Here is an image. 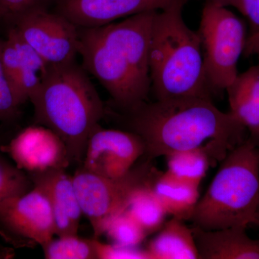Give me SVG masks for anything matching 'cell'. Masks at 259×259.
Segmentation results:
<instances>
[{
	"label": "cell",
	"instance_id": "1",
	"mask_svg": "<svg viewBox=\"0 0 259 259\" xmlns=\"http://www.w3.org/2000/svg\"><path fill=\"white\" fill-rule=\"evenodd\" d=\"M114 115L125 131L144 144L143 159L153 161L177 151L200 147L210 141L229 150L247 138V129L231 112L221 111L212 100L200 97L144 102Z\"/></svg>",
	"mask_w": 259,
	"mask_h": 259
},
{
	"label": "cell",
	"instance_id": "2",
	"mask_svg": "<svg viewBox=\"0 0 259 259\" xmlns=\"http://www.w3.org/2000/svg\"><path fill=\"white\" fill-rule=\"evenodd\" d=\"M157 12H144L99 28H79L82 66L110 94L115 111L148 101L150 42Z\"/></svg>",
	"mask_w": 259,
	"mask_h": 259
},
{
	"label": "cell",
	"instance_id": "3",
	"mask_svg": "<svg viewBox=\"0 0 259 259\" xmlns=\"http://www.w3.org/2000/svg\"><path fill=\"white\" fill-rule=\"evenodd\" d=\"M30 101L35 123L56 133L66 145L71 162L82 164L89 138L106 114L88 71L76 61L51 66Z\"/></svg>",
	"mask_w": 259,
	"mask_h": 259
},
{
	"label": "cell",
	"instance_id": "4",
	"mask_svg": "<svg viewBox=\"0 0 259 259\" xmlns=\"http://www.w3.org/2000/svg\"><path fill=\"white\" fill-rule=\"evenodd\" d=\"M185 5L156 13L149 50L151 91L156 100L200 97L212 100L198 32L182 18Z\"/></svg>",
	"mask_w": 259,
	"mask_h": 259
},
{
	"label": "cell",
	"instance_id": "5",
	"mask_svg": "<svg viewBox=\"0 0 259 259\" xmlns=\"http://www.w3.org/2000/svg\"><path fill=\"white\" fill-rule=\"evenodd\" d=\"M259 199V145L250 136L231 150L190 221L203 230L255 225Z\"/></svg>",
	"mask_w": 259,
	"mask_h": 259
},
{
	"label": "cell",
	"instance_id": "6",
	"mask_svg": "<svg viewBox=\"0 0 259 259\" xmlns=\"http://www.w3.org/2000/svg\"><path fill=\"white\" fill-rule=\"evenodd\" d=\"M197 32L209 88L212 93H222L238 75L247 38L244 24L227 7L206 0Z\"/></svg>",
	"mask_w": 259,
	"mask_h": 259
},
{
	"label": "cell",
	"instance_id": "7",
	"mask_svg": "<svg viewBox=\"0 0 259 259\" xmlns=\"http://www.w3.org/2000/svg\"><path fill=\"white\" fill-rule=\"evenodd\" d=\"M160 174L152 161L145 159L117 178L95 175L80 166L72 176L74 188L95 238L103 235L105 224L112 216L125 210L135 190L153 183Z\"/></svg>",
	"mask_w": 259,
	"mask_h": 259
},
{
	"label": "cell",
	"instance_id": "8",
	"mask_svg": "<svg viewBox=\"0 0 259 259\" xmlns=\"http://www.w3.org/2000/svg\"><path fill=\"white\" fill-rule=\"evenodd\" d=\"M12 27L50 66L76 61L79 28L59 13L47 8L33 10L22 15Z\"/></svg>",
	"mask_w": 259,
	"mask_h": 259
},
{
	"label": "cell",
	"instance_id": "9",
	"mask_svg": "<svg viewBox=\"0 0 259 259\" xmlns=\"http://www.w3.org/2000/svg\"><path fill=\"white\" fill-rule=\"evenodd\" d=\"M0 234L15 246H42L52 240L55 221L47 194L33 186L0 204Z\"/></svg>",
	"mask_w": 259,
	"mask_h": 259
},
{
	"label": "cell",
	"instance_id": "10",
	"mask_svg": "<svg viewBox=\"0 0 259 259\" xmlns=\"http://www.w3.org/2000/svg\"><path fill=\"white\" fill-rule=\"evenodd\" d=\"M144 153V144L136 134L99 125L89 138L81 166L95 175L117 178L126 175Z\"/></svg>",
	"mask_w": 259,
	"mask_h": 259
},
{
	"label": "cell",
	"instance_id": "11",
	"mask_svg": "<svg viewBox=\"0 0 259 259\" xmlns=\"http://www.w3.org/2000/svg\"><path fill=\"white\" fill-rule=\"evenodd\" d=\"M0 151L9 154L15 164L28 174L66 169L72 163L64 141L41 125L22 130L8 144L2 145Z\"/></svg>",
	"mask_w": 259,
	"mask_h": 259
},
{
	"label": "cell",
	"instance_id": "12",
	"mask_svg": "<svg viewBox=\"0 0 259 259\" xmlns=\"http://www.w3.org/2000/svg\"><path fill=\"white\" fill-rule=\"evenodd\" d=\"M192 0H54L55 12L79 28H93L118 19L149 11H161Z\"/></svg>",
	"mask_w": 259,
	"mask_h": 259
},
{
	"label": "cell",
	"instance_id": "13",
	"mask_svg": "<svg viewBox=\"0 0 259 259\" xmlns=\"http://www.w3.org/2000/svg\"><path fill=\"white\" fill-rule=\"evenodd\" d=\"M5 71L20 103L23 105L47 79L51 66L26 44L13 27L2 46Z\"/></svg>",
	"mask_w": 259,
	"mask_h": 259
},
{
	"label": "cell",
	"instance_id": "14",
	"mask_svg": "<svg viewBox=\"0 0 259 259\" xmlns=\"http://www.w3.org/2000/svg\"><path fill=\"white\" fill-rule=\"evenodd\" d=\"M28 175L33 186L41 189L49 197L55 221L56 236L78 234L83 213L73 177L68 175L66 168H55Z\"/></svg>",
	"mask_w": 259,
	"mask_h": 259
},
{
	"label": "cell",
	"instance_id": "15",
	"mask_svg": "<svg viewBox=\"0 0 259 259\" xmlns=\"http://www.w3.org/2000/svg\"><path fill=\"white\" fill-rule=\"evenodd\" d=\"M199 259H259V239L246 233L247 227L207 231L192 226Z\"/></svg>",
	"mask_w": 259,
	"mask_h": 259
},
{
	"label": "cell",
	"instance_id": "16",
	"mask_svg": "<svg viewBox=\"0 0 259 259\" xmlns=\"http://www.w3.org/2000/svg\"><path fill=\"white\" fill-rule=\"evenodd\" d=\"M231 113L259 145V65L238 74L228 87Z\"/></svg>",
	"mask_w": 259,
	"mask_h": 259
},
{
	"label": "cell",
	"instance_id": "17",
	"mask_svg": "<svg viewBox=\"0 0 259 259\" xmlns=\"http://www.w3.org/2000/svg\"><path fill=\"white\" fill-rule=\"evenodd\" d=\"M228 152V148L214 141L200 147L177 151L165 156L166 171L177 178L199 186L212 162L222 161Z\"/></svg>",
	"mask_w": 259,
	"mask_h": 259
},
{
	"label": "cell",
	"instance_id": "18",
	"mask_svg": "<svg viewBox=\"0 0 259 259\" xmlns=\"http://www.w3.org/2000/svg\"><path fill=\"white\" fill-rule=\"evenodd\" d=\"M150 259H199L192 228L172 218L146 248Z\"/></svg>",
	"mask_w": 259,
	"mask_h": 259
},
{
	"label": "cell",
	"instance_id": "19",
	"mask_svg": "<svg viewBox=\"0 0 259 259\" xmlns=\"http://www.w3.org/2000/svg\"><path fill=\"white\" fill-rule=\"evenodd\" d=\"M153 190L168 215L181 221H190L199 198V186L180 180L168 171L160 174Z\"/></svg>",
	"mask_w": 259,
	"mask_h": 259
},
{
	"label": "cell",
	"instance_id": "20",
	"mask_svg": "<svg viewBox=\"0 0 259 259\" xmlns=\"http://www.w3.org/2000/svg\"><path fill=\"white\" fill-rule=\"evenodd\" d=\"M154 182L141 186L135 190L125 209L144 228L148 236L159 231L168 215L153 190Z\"/></svg>",
	"mask_w": 259,
	"mask_h": 259
},
{
	"label": "cell",
	"instance_id": "21",
	"mask_svg": "<svg viewBox=\"0 0 259 259\" xmlns=\"http://www.w3.org/2000/svg\"><path fill=\"white\" fill-rule=\"evenodd\" d=\"M41 247L47 259H98L97 239H87L78 234L58 236Z\"/></svg>",
	"mask_w": 259,
	"mask_h": 259
},
{
	"label": "cell",
	"instance_id": "22",
	"mask_svg": "<svg viewBox=\"0 0 259 259\" xmlns=\"http://www.w3.org/2000/svg\"><path fill=\"white\" fill-rule=\"evenodd\" d=\"M112 243L122 246L139 247L148 234L126 209L112 216L105 224L103 235Z\"/></svg>",
	"mask_w": 259,
	"mask_h": 259
},
{
	"label": "cell",
	"instance_id": "23",
	"mask_svg": "<svg viewBox=\"0 0 259 259\" xmlns=\"http://www.w3.org/2000/svg\"><path fill=\"white\" fill-rule=\"evenodd\" d=\"M33 184L28 174L13 164L0 151V204L29 192Z\"/></svg>",
	"mask_w": 259,
	"mask_h": 259
},
{
	"label": "cell",
	"instance_id": "24",
	"mask_svg": "<svg viewBox=\"0 0 259 259\" xmlns=\"http://www.w3.org/2000/svg\"><path fill=\"white\" fill-rule=\"evenodd\" d=\"M3 40L0 39V121L15 120L20 113V103L14 88L5 71L2 59Z\"/></svg>",
	"mask_w": 259,
	"mask_h": 259
},
{
	"label": "cell",
	"instance_id": "25",
	"mask_svg": "<svg viewBox=\"0 0 259 259\" xmlns=\"http://www.w3.org/2000/svg\"><path fill=\"white\" fill-rule=\"evenodd\" d=\"M54 0H0V21L10 27L22 15L33 10L47 8Z\"/></svg>",
	"mask_w": 259,
	"mask_h": 259
},
{
	"label": "cell",
	"instance_id": "26",
	"mask_svg": "<svg viewBox=\"0 0 259 259\" xmlns=\"http://www.w3.org/2000/svg\"><path fill=\"white\" fill-rule=\"evenodd\" d=\"M98 259H150L146 248L106 244L97 240Z\"/></svg>",
	"mask_w": 259,
	"mask_h": 259
},
{
	"label": "cell",
	"instance_id": "27",
	"mask_svg": "<svg viewBox=\"0 0 259 259\" xmlns=\"http://www.w3.org/2000/svg\"><path fill=\"white\" fill-rule=\"evenodd\" d=\"M240 11L248 18L250 32L259 30V0H240Z\"/></svg>",
	"mask_w": 259,
	"mask_h": 259
},
{
	"label": "cell",
	"instance_id": "28",
	"mask_svg": "<svg viewBox=\"0 0 259 259\" xmlns=\"http://www.w3.org/2000/svg\"><path fill=\"white\" fill-rule=\"evenodd\" d=\"M243 54L246 57L256 56L259 59V30L250 32L249 36L247 37Z\"/></svg>",
	"mask_w": 259,
	"mask_h": 259
},
{
	"label": "cell",
	"instance_id": "29",
	"mask_svg": "<svg viewBox=\"0 0 259 259\" xmlns=\"http://www.w3.org/2000/svg\"><path fill=\"white\" fill-rule=\"evenodd\" d=\"M207 1L212 2L215 4L222 5L224 7H233L236 8L238 11H240L241 5H240V0H207Z\"/></svg>",
	"mask_w": 259,
	"mask_h": 259
},
{
	"label": "cell",
	"instance_id": "30",
	"mask_svg": "<svg viewBox=\"0 0 259 259\" xmlns=\"http://www.w3.org/2000/svg\"><path fill=\"white\" fill-rule=\"evenodd\" d=\"M14 255V252L10 248L0 247V259L12 258Z\"/></svg>",
	"mask_w": 259,
	"mask_h": 259
},
{
	"label": "cell",
	"instance_id": "31",
	"mask_svg": "<svg viewBox=\"0 0 259 259\" xmlns=\"http://www.w3.org/2000/svg\"><path fill=\"white\" fill-rule=\"evenodd\" d=\"M255 226L259 227V199H258V207H257L256 209V214H255Z\"/></svg>",
	"mask_w": 259,
	"mask_h": 259
},
{
	"label": "cell",
	"instance_id": "32",
	"mask_svg": "<svg viewBox=\"0 0 259 259\" xmlns=\"http://www.w3.org/2000/svg\"><path fill=\"white\" fill-rule=\"evenodd\" d=\"M3 144V140H2L1 139H0V146H2V145Z\"/></svg>",
	"mask_w": 259,
	"mask_h": 259
}]
</instances>
